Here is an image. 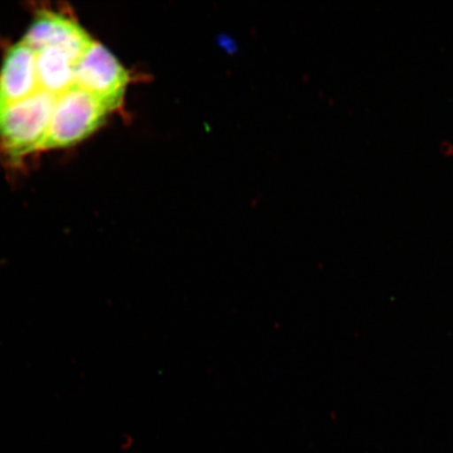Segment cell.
Masks as SVG:
<instances>
[{
	"instance_id": "1",
	"label": "cell",
	"mask_w": 453,
	"mask_h": 453,
	"mask_svg": "<svg viewBox=\"0 0 453 453\" xmlns=\"http://www.w3.org/2000/svg\"><path fill=\"white\" fill-rule=\"evenodd\" d=\"M59 98L38 89L30 97L0 110V141L10 155L41 150Z\"/></svg>"
},
{
	"instance_id": "2",
	"label": "cell",
	"mask_w": 453,
	"mask_h": 453,
	"mask_svg": "<svg viewBox=\"0 0 453 453\" xmlns=\"http://www.w3.org/2000/svg\"><path fill=\"white\" fill-rule=\"evenodd\" d=\"M111 112L104 102L75 85L57 101L41 150L81 143L104 123Z\"/></svg>"
},
{
	"instance_id": "3",
	"label": "cell",
	"mask_w": 453,
	"mask_h": 453,
	"mask_svg": "<svg viewBox=\"0 0 453 453\" xmlns=\"http://www.w3.org/2000/svg\"><path fill=\"white\" fill-rule=\"evenodd\" d=\"M79 88L95 96L113 111L120 109L129 75L126 67L104 44L94 42L73 71Z\"/></svg>"
},
{
	"instance_id": "4",
	"label": "cell",
	"mask_w": 453,
	"mask_h": 453,
	"mask_svg": "<svg viewBox=\"0 0 453 453\" xmlns=\"http://www.w3.org/2000/svg\"><path fill=\"white\" fill-rule=\"evenodd\" d=\"M22 42L32 50L56 47L81 59L95 42L73 19L59 13L42 11L28 27Z\"/></svg>"
},
{
	"instance_id": "5",
	"label": "cell",
	"mask_w": 453,
	"mask_h": 453,
	"mask_svg": "<svg viewBox=\"0 0 453 453\" xmlns=\"http://www.w3.org/2000/svg\"><path fill=\"white\" fill-rule=\"evenodd\" d=\"M37 90L35 54L20 41L8 50L0 70V110L30 97Z\"/></svg>"
},
{
	"instance_id": "6",
	"label": "cell",
	"mask_w": 453,
	"mask_h": 453,
	"mask_svg": "<svg viewBox=\"0 0 453 453\" xmlns=\"http://www.w3.org/2000/svg\"><path fill=\"white\" fill-rule=\"evenodd\" d=\"M35 54L38 89L60 98L75 87V66L79 60L56 47L33 50Z\"/></svg>"
}]
</instances>
